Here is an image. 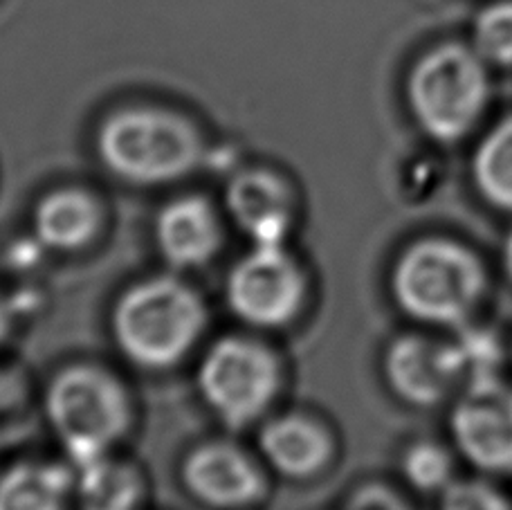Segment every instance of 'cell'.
I'll return each mask as SVG.
<instances>
[{
  "instance_id": "obj_1",
  "label": "cell",
  "mask_w": 512,
  "mask_h": 510,
  "mask_svg": "<svg viewBox=\"0 0 512 510\" xmlns=\"http://www.w3.org/2000/svg\"><path fill=\"white\" fill-rule=\"evenodd\" d=\"M113 335L126 360L160 371L194 349L207 326L203 299L176 277L137 281L113 308Z\"/></svg>"
},
{
  "instance_id": "obj_2",
  "label": "cell",
  "mask_w": 512,
  "mask_h": 510,
  "mask_svg": "<svg viewBox=\"0 0 512 510\" xmlns=\"http://www.w3.org/2000/svg\"><path fill=\"white\" fill-rule=\"evenodd\" d=\"M95 147L113 176L142 187L187 178L203 160L196 126L158 106H128L108 115L97 129Z\"/></svg>"
},
{
  "instance_id": "obj_3",
  "label": "cell",
  "mask_w": 512,
  "mask_h": 510,
  "mask_svg": "<svg viewBox=\"0 0 512 510\" xmlns=\"http://www.w3.org/2000/svg\"><path fill=\"white\" fill-rule=\"evenodd\" d=\"M45 416L75 468L111 454L131 430L133 409L122 382L111 373L75 364L45 389Z\"/></svg>"
},
{
  "instance_id": "obj_4",
  "label": "cell",
  "mask_w": 512,
  "mask_h": 510,
  "mask_svg": "<svg viewBox=\"0 0 512 510\" xmlns=\"http://www.w3.org/2000/svg\"><path fill=\"white\" fill-rule=\"evenodd\" d=\"M400 311L425 324H463L486 290V272L461 243L423 239L400 254L391 272Z\"/></svg>"
},
{
  "instance_id": "obj_5",
  "label": "cell",
  "mask_w": 512,
  "mask_h": 510,
  "mask_svg": "<svg viewBox=\"0 0 512 510\" xmlns=\"http://www.w3.org/2000/svg\"><path fill=\"white\" fill-rule=\"evenodd\" d=\"M407 97L429 138L456 142L470 133L486 108V68L477 52L463 45H441L411 70Z\"/></svg>"
},
{
  "instance_id": "obj_6",
  "label": "cell",
  "mask_w": 512,
  "mask_h": 510,
  "mask_svg": "<svg viewBox=\"0 0 512 510\" xmlns=\"http://www.w3.org/2000/svg\"><path fill=\"white\" fill-rule=\"evenodd\" d=\"M277 358L248 338L218 340L198 369V389L207 407L232 430H243L268 412L279 391Z\"/></svg>"
},
{
  "instance_id": "obj_7",
  "label": "cell",
  "mask_w": 512,
  "mask_h": 510,
  "mask_svg": "<svg viewBox=\"0 0 512 510\" xmlns=\"http://www.w3.org/2000/svg\"><path fill=\"white\" fill-rule=\"evenodd\" d=\"M230 311L256 329H281L295 320L306 297V279L286 245H252L227 275Z\"/></svg>"
},
{
  "instance_id": "obj_8",
  "label": "cell",
  "mask_w": 512,
  "mask_h": 510,
  "mask_svg": "<svg viewBox=\"0 0 512 510\" xmlns=\"http://www.w3.org/2000/svg\"><path fill=\"white\" fill-rule=\"evenodd\" d=\"M452 436L465 459L492 475H512V387L470 382L452 412Z\"/></svg>"
},
{
  "instance_id": "obj_9",
  "label": "cell",
  "mask_w": 512,
  "mask_h": 510,
  "mask_svg": "<svg viewBox=\"0 0 512 510\" xmlns=\"http://www.w3.org/2000/svg\"><path fill=\"white\" fill-rule=\"evenodd\" d=\"M182 481L198 502L221 510H241L259 504L265 479L259 466L239 445L227 441L200 443L182 466Z\"/></svg>"
},
{
  "instance_id": "obj_10",
  "label": "cell",
  "mask_w": 512,
  "mask_h": 510,
  "mask_svg": "<svg viewBox=\"0 0 512 510\" xmlns=\"http://www.w3.org/2000/svg\"><path fill=\"white\" fill-rule=\"evenodd\" d=\"M225 207L252 245H286L295 223L288 182L265 169H245L227 182Z\"/></svg>"
},
{
  "instance_id": "obj_11",
  "label": "cell",
  "mask_w": 512,
  "mask_h": 510,
  "mask_svg": "<svg viewBox=\"0 0 512 510\" xmlns=\"http://www.w3.org/2000/svg\"><path fill=\"white\" fill-rule=\"evenodd\" d=\"M384 373L391 389L409 405L432 407L463 380L454 346L405 335L389 346Z\"/></svg>"
},
{
  "instance_id": "obj_12",
  "label": "cell",
  "mask_w": 512,
  "mask_h": 510,
  "mask_svg": "<svg viewBox=\"0 0 512 510\" xmlns=\"http://www.w3.org/2000/svg\"><path fill=\"white\" fill-rule=\"evenodd\" d=\"M155 245L171 268H200L216 257L223 230L214 207L200 196H180L160 209L155 218Z\"/></svg>"
},
{
  "instance_id": "obj_13",
  "label": "cell",
  "mask_w": 512,
  "mask_h": 510,
  "mask_svg": "<svg viewBox=\"0 0 512 510\" xmlns=\"http://www.w3.org/2000/svg\"><path fill=\"white\" fill-rule=\"evenodd\" d=\"M259 448L263 459L281 477L304 481L326 468L333 454V441L313 418L286 414L263 425Z\"/></svg>"
},
{
  "instance_id": "obj_14",
  "label": "cell",
  "mask_w": 512,
  "mask_h": 510,
  "mask_svg": "<svg viewBox=\"0 0 512 510\" xmlns=\"http://www.w3.org/2000/svg\"><path fill=\"white\" fill-rule=\"evenodd\" d=\"M102 212L84 189H57L45 194L34 207L32 230L48 250L77 252L95 239Z\"/></svg>"
},
{
  "instance_id": "obj_15",
  "label": "cell",
  "mask_w": 512,
  "mask_h": 510,
  "mask_svg": "<svg viewBox=\"0 0 512 510\" xmlns=\"http://www.w3.org/2000/svg\"><path fill=\"white\" fill-rule=\"evenodd\" d=\"M75 490L70 472L54 463H16L0 475V510H66Z\"/></svg>"
},
{
  "instance_id": "obj_16",
  "label": "cell",
  "mask_w": 512,
  "mask_h": 510,
  "mask_svg": "<svg viewBox=\"0 0 512 510\" xmlns=\"http://www.w3.org/2000/svg\"><path fill=\"white\" fill-rule=\"evenodd\" d=\"M79 510H137L144 495L140 472L111 454L77 468Z\"/></svg>"
},
{
  "instance_id": "obj_17",
  "label": "cell",
  "mask_w": 512,
  "mask_h": 510,
  "mask_svg": "<svg viewBox=\"0 0 512 510\" xmlns=\"http://www.w3.org/2000/svg\"><path fill=\"white\" fill-rule=\"evenodd\" d=\"M474 185L492 207L512 212V117L481 140L472 162Z\"/></svg>"
},
{
  "instance_id": "obj_18",
  "label": "cell",
  "mask_w": 512,
  "mask_h": 510,
  "mask_svg": "<svg viewBox=\"0 0 512 510\" xmlns=\"http://www.w3.org/2000/svg\"><path fill=\"white\" fill-rule=\"evenodd\" d=\"M461 376L468 382L497 378L499 364L504 360L499 340L483 329H465L452 342Z\"/></svg>"
},
{
  "instance_id": "obj_19",
  "label": "cell",
  "mask_w": 512,
  "mask_h": 510,
  "mask_svg": "<svg viewBox=\"0 0 512 510\" xmlns=\"http://www.w3.org/2000/svg\"><path fill=\"white\" fill-rule=\"evenodd\" d=\"M474 43L481 59L499 66L512 63V3H495L486 7L474 27Z\"/></svg>"
},
{
  "instance_id": "obj_20",
  "label": "cell",
  "mask_w": 512,
  "mask_h": 510,
  "mask_svg": "<svg viewBox=\"0 0 512 510\" xmlns=\"http://www.w3.org/2000/svg\"><path fill=\"white\" fill-rule=\"evenodd\" d=\"M402 472L414 488L423 493H438L452 484V461L436 443H416L402 461Z\"/></svg>"
},
{
  "instance_id": "obj_21",
  "label": "cell",
  "mask_w": 512,
  "mask_h": 510,
  "mask_svg": "<svg viewBox=\"0 0 512 510\" xmlns=\"http://www.w3.org/2000/svg\"><path fill=\"white\" fill-rule=\"evenodd\" d=\"M441 510H512V506L483 481H452L443 490Z\"/></svg>"
},
{
  "instance_id": "obj_22",
  "label": "cell",
  "mask_w": 512,
  "mask_h": 510,
  "mask_svg": "<svg viewBox=\"0 0 512 510\" xmlns=\"http://www.w3.org/2000/svg\"><path fill=\"white\" fill-rule=\"evenodd\" d=\"M349 510H407L396 497L382 490H364L351 502Z\"/></svg>"
},
{
  "instance_id": "obj_23",
  "label": "cell",
  "mask_w": 512,
  "mask_h": 510,
  "mask_svg": "<svg viewBox=\"0 0 512 510\" xmlns=\"http://www.w3.org/2000/svg\"><path fill=\"white\" fill-rule=\"evenodd\" d=\"M9 326H12V315H9V308L7 304L0 299V344L5 342L7 333H9Z\"/></svg>"
},
{
  "instance_id": "obj_24",
  "label": "cell",
  "mask_w": 512,
  "mask_h": 510,
  "mask_svg": "<svg viewBox=\"0 0 512 510\" xmlns=\"http://www.w3.org/2000/svg\"><path fill=\"white\" fill-rule=\"evenodd\" d=\"M504 266H506L508 277L512 279V234L508 236L506 245H504Z\"/></svg>"
}]
</instances>
